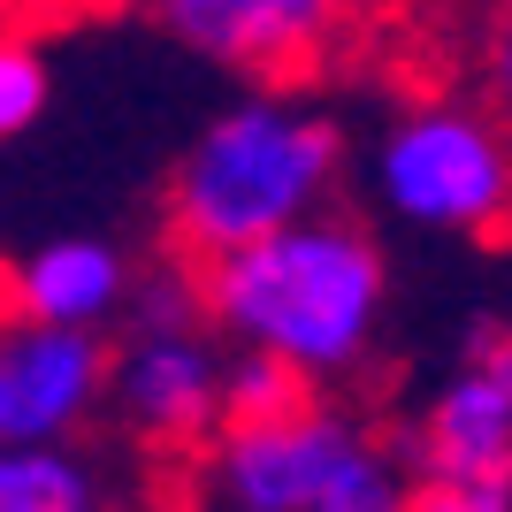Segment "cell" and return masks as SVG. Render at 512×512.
Wrapping results in <instances>:
<instances>
[{"instance_id": "14", "label": "cell", "mask_w": 512, "mask_h": 512, "mask_svg": "<svg viewBox=\"0 0 512 512\" xmlns=\"http://www.w3.org/2000/svg\"><path fill=\"white\" fill-rule=\"evenodd\" d=\"M474 77H482V100H490L497 115H505V130H512V0H490V16H482Z\"/></svg>"}, {"instance_id": "9", "label": "cell", "mask_w": 512, "mask_h": 512, "mask_svg": "<svg viewBox=\"0 0 512 512\" xmlns=\"http://www.w3.org/2000/svg\"><path fill=\"white\" fill-rule=\"evenodd\" d=\"M130 283H138V260L100 230H62L31 245L16 260V276H8V299L16 314L31 321H69V329H107V321H123L130 306Z\"/></svg>"}, {"instance_id": "18", "label": "cell", "mask_w": 512, "mask_h": 512, "mask_svg": "<svg viewBox=\"0 0 512 512\" xmlns=\"http://www.w3.org/2000/svg\"><path fill=\"white\" fill-rule=\"evenodd\" d=\"M0 8H31V0H0Z\"/></svg>"}, {"instance_id": "4", "label": "cell", "mask_w": 512, "mask_h": 512, "mask_svg": "<svg viewBox=\"0 0 512 512\" xmlns=\"http://www.w3.org/2000/svg\"><path fill=\"white\" fill-rule=\"evenodd\" d=\"M390 0H146L184 54L245 85H306L375 31Z\"/></svg>"}, {"instance_id": "16", "label": "cell", "mask_w": 512, "mask_h": 512, "mask_svg": "<svg viewBox=\"0 0 512 512\" xmlns=\"http://www.w3.org/2000/svg\"><path fill=\"white\" fill-rule=\"evenodd\" d=\"M46 16H123V8H146V0H31Z\"/></svg>"}, {"instance_id": "13", "label": "cell", "mask_w": 512, "mask_h": 512, "mask_svg": "<svg viewBox=\"0 0 512 512\" xmlns=\"http://www.w3.org/2000/svg\"><path fill=\"white\" fill-rule=\"evenodd\" d=\"M46 92H54V69H46L39 39L0 23V146L23 138V130L46 115Z\"/></svg>"}, {"instance_id": "8", "label": "cell", "mask_w": 512, "mask_h": 512, "mask_svg": "<svg viewBox=\"0 0 512 512\" xmlns=\"http://www.w3.org/2000/svg\"><path fill=\"white\" fill-rule=\"evenodd\" d=\"M115 383L107 329L69 321H0V444H69L85 436Z\"/></svg>"}, {"instance_id": "15", "label": "cell", "mask_w": 512, "mask_h": 512, "mask_svg": "<svg viewBox=\"0 0 512 512\" xmlns=\"http://www.w3.org/2000/svg\"><path fill=\"white\" fill-rule=\"evenodd\" d=\"M413 512H512L505 482H413Z\"/></svg>"}, {"instance_id": "17", "label": "cell", "mask_w": 512, "mask_h": 512, "mask_svg": "<svg viewBox=\"0 0 512 512\" xmlns=\"http://www.w3.org/2000/svg\"><path fill=\"white\" fill-rule=\"evenodd\" d=\"M199 512H253V505H230V497H207Z\"/></svg>"}, {"instance_id": "7", "label": "cell", "mask_w": 512, "mask_h": 512, "mask_svg": "<svg viewBox=\"0 0 512 512\" xmlns=\"http://www.w3.org/2000/svg\"><path fill=\"white\" fill-rule=\"evenodd\" d=\"M375 444V428L360 421L352 406H337L321 390L314 406L299 413H276V421H245V428H222L207 444V490L230 497V505H253V512H306L329 482H337L360 451Z\"/></svg>"}, {"instance_id": "2", "label": "cell", "mask_w": 512, "mask_h": 512, "mask_svg": "<svg viewBox=\"0 0 512 512\" xmlns=\"http://www.w3.org/2000/svg\"><path fill=\"white\" fill-rule=\"evenodd\" d=\"M344 176L352 130L337 107L306 100V85H245L176 153L161 184V253L207 268L253 237L337 207Z\"/></svg>"}, {"instance_id": "5", "label": "cell", "mask_w": 512, "mask_h": 512, "mask_svg": "<svg viewBox=\"0 0 512 512\" xmlns=\"http://www.w3.org/2000/svg\"><path fill=\"white\" fill-rule=\"evenodd\" d=\"M413 482H505L512 490V314L474 321L459 367L398 428Z\"/></svg>"}, {"instance_id": "1", "label": "cell", "mask_w": 512, "mask_h": 512, "mask_svg": "<svg viewBox=\"0 0 512 512\" xmlns=\"http://www.w3.org/2000/svg\"><path fill=\"white\" fill-rule=\"evenodd\" d=\"M214 337L237 352H276L321 390L352 383L390 314V253L360 214L321 207L199 268Z\"/></svg>"}, {"instance_id": "11", "label": "cell", "mask_w": 512, "mask_h": 512, "mask_svg": "<svg viewBox=\"0 0 512 512\" xmlns=\"http://www.w3.org/2000/svg\"><path fill=\"white\" fill-rule=\"evenodd\" d=\"M321 383L299 375L291 360L276 352H237L230 344V375H222V428H245V421H276V413H299L314 406Z\"/></svg>"}, {"instance_id": "3", "label": "cell", "mask_w": 512, "mask_h": 512, "mask_svg": "<svg viewBox=\"0 0 512 512\" xmlns=\"http://www.w3.org/2000/svg\"><path fill=\"white\" fill-rule=\"evenodd\" d=\"M367 199L428 237H512V130L482 92H413L360 161Z\"/></svg>"}, {"instance_id": "10", "label": "cell", "mask_w": 512, "mask_h": 512, "mask_svg": "<svg viewBox=\"0 0 512 512\" xmlns=\"http://www.w3.org/2000/svg\"><path fill=\"white\" fill-rule=\"evenodd\" d=\"M0 512H107V482L69 444H0Z\"/></svg>"}, {"instance_id": "6", "label": "cell", "mask_w": 512, "mask_h": 512, "mask_svg": "<svg viewBox=\"0 0 512 512\" xmlns=\"http://www.w3.org/2000/svg\"><path fill=\"white\" fill-rule=\"evenodd\" d=\"M222 375H230V344L214 337V321L123 329L107 406L146 451L207 459V444L222 436Z\"/></svg>"}, {"instance_id": "12", "label": "cell", "mask_w": 512, "mask_h": 512, "mask_svg": "<svg viewBox=\"0 0 512 512\" xmlns=\"http://www.w3.org/2000/svg\"><path fill=\"white\" fill-rule=\"evenodd\" d=\"M306 512H413V474H406V459H398V444L375 436Z\"/></svg>"}]
</instances>
